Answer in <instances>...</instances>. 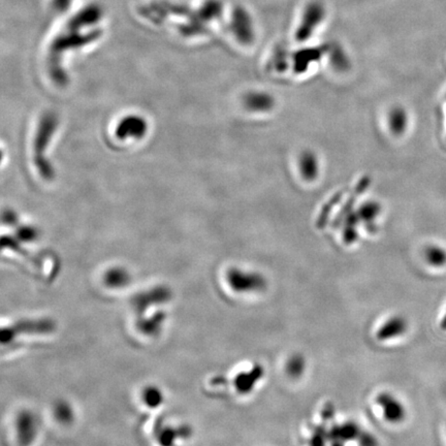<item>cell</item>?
<instances>
[{
  "instance_id": "6da1fadb",
  "label": "cell",
  "mask_w": 446,
  "mask_h": 446,
  "mask_svg": "<svg viewBox=\"0 0 446 446\" xmlns=\"http://www.w3.org/2000/svg\"><path fill=\"white\" fill-rule=\"evenodd\" d=\"M57 117L53 113L48 112L43 115L37 127L35 138V163L41 177L46 180L53 179L54 169L51 162L46 158V151L57 129Z\"/></svg>"
},
{
  "instance_id": "7a4b0ae2",
  "label": "cell",
  "mask_w": 446,
  "mask_h": 446,
  "mask_svg": "<svg viewBox=\"0 0 446 446\" xmlns=\"http://www.w3.org/2000/svg\"><path fill=\"white\" fill-rule=\"evenodd\" d=\"M56 330V324L51 318L41 317L23 319L2 328L0 334L1 345L10 344L16 338L24 335H49Z\"/></svg>"
},
{
  "instance_id": "3957f363",
  "label": "cell",
  "mask_w": 446,
  "mask_h": 446,
  "mask_svg": "<svg viewBox=\"0 0 446 446\" xmlns=\"http://www.w3.org/2000/svg\"><path fill=\"white\" fill-rule=\"evenodd\" d=\"M226 281L234 292L240 294L263 292L267 288V280L261 274L238 268L228 270Z\"/></svg>"
},
{
  "instance_id": "277c9868",
  "label": "cell",
  "mask_w": 446,
  "mask_h": 446,
  "mask_svg": "<svg viewBox=\"0 0 446 446\" xmlns=\"http://www.w3.org/2000/svg\"><path fill=\"white\" fill-rule=\"evenodd\" d=\"M39 433V420L30 410H22L16 418V436L20 446H30Z\"/></svg>"
},
{
  "instance_id": "5b68a950",
  "label": "cell",
  "mask_w": 446,
  "mask_h": 446,
  "mask_svg": "<svg viewBox=\"0 0 446 446\" xmlns=\"http://www.w3.org/2000/svg\"><path fill=\"white\" fill-rule=\"evenodd\" d=\"M171 299V292L165 286H156L145 292H139L133 297V307L139 315H143L151 307L167 303Z\"/></svg>"
},
{
  "instance_id": "8992f818",
  "label": "cell",
  "mask_w": 446,
  "mask_h": 446,
  "mask_svg": "<svg viewBox=\"0 0 446 446\" xmlns=\"http://www.w3.org/2000/svg\"><path fill=\"white\" fill-rule=\"evenodd\" d=\"M376 402L382 408L383 416L387 422L391 424H400L405 420V407L393 393L383 391L377 396Z\"/></svg>"
},
{
  "instance_id": "52a82bcc",
  "label": "cell",
  "mask_w": 446,
  "mask_h": 446,
  "mask_svg": "<svg viewBox=\"0 0 446 446\" xmlns=\"http://www.w3.org/2000/svg\"><path fill=\"white\" fill-rule=\"evenodd\" d=\"M148 125L142 117L127 116L123 118L116 129V135L119 139L125 140L129 138L140 139L147 133Z\"/></svg>"
},
{
  "instance_id": "ba28073f",
  "label": "cell",
  "mask_w": 446,
  "mask_h": 446,
  "mask_svg": "<svg viewBox=\"0 0 446 446\" xmlns=\"http://www.w3.org/2000/svg\"><path fill=\"white\" fill-rule=\"evenodd\" d=\"M265 370L263 366L255 365L249 371L239 373L234 380V387L241 395L250 393L254 389L257 383L263 378Z\"/></svg>"
},
{
  "instance_id": "9c48e42d",
  "label": "cell",
  "mask_w": 446,
  "mask_h": 446,
  "mask_svg": "<svg viewBox=\"0 0 446 446\" xmlns=\"http://www.w3.org/2000/svg\"><path fill=\"white\" fill-rule=\"evenodd\" d=\"M324 17V10L318 4L308 6L303 15L301 26L297 29V35L299 39H308L312 31L315 30Z\"/></svg>"
},
{
  "instance_id": "30bf717a",
  "label": "cell",
  "mask_w": 446,
  "mask_h": 446,
  "mask_svg": "<svg viewBox=\"0 0 446 446\" xmlns=\"http://www.w3.org/2000/svg\"><path fill=\"white\" fill-rule=\"evenodd\" d=\"M408 328V322L402 316H393L384 322L377 331L376 337L379 341L391 340L405 334Z\"/></svg>"
},
{
  "instance_id": "8fae6325",
  "label": "cell",
  "mask_w": 446,
  "mask_h": 446,
  "mask_svg": "<svg viewBox=\"0 0 446 446\" xmlns=\"http://www.w3.org/2000/svg\"><path fill=\"white\" fill-rule=\"evenodd\" d=\"M232 31L236 37L244 43L252 41V22L244 10H239L238 12H234V20H232Z\"/></svg>"
},
{
  "instance_id": "7c38bea8",
  "label": "cell",
  "mask_w": 446,
  "mask_h": 446,
  "mask_svg": "<svg viewBox=\"0 0 446 446\" xmlns=\"http://www.w3.org/2000/svg\"><path fill=\"white\" fill-rule=\"evenodd\" d=\"M245 106L248 110L257 113H267L273 109L274 98L266 92H250L245 96Z\"/></svg>"
},
{
  "instance_id": "4fadbf2b",
  "label": "cell",
  "mask_w": 446,
  "mask_h": 446,
  "mask_svg": "<svg viewBox=\"0 0 446 446\" xmlns=\"http://www.w3.org/2000/svg\"><path fill=\"white\" fill-rule=\"evenodd\" d=\"M361 429L359 428L357 424L353 422H347L345 424L337 425L333 427L328 431V440L332 441H345L355 440L359 438L361 434Z\"/></svg>"
},
{
  "instance_id": "5bb4252c",
  "label": "cell",
  "mask_w": 446,
  "mask_h": 446,
  "mask_svg": "<svg viewBox=\"0 0 446 446\" xmlns=\"http://www.w3.org/2000/svg\"><path fill=\"white\" fill-rule=\"evenodd\" d=\"M165 319H167V314L163 311H158L147 317L140 318L138 320V328L146 336H156L160 333Z\"/></svg>"
},
{
  "instance_id": "9a60e30c",
  "label": "cell",
  "mask_w": 446,
  "mask_h": 446,
  "mask_svg": "<svg viewBox=\"0 0 446 446\" xmlns=\"http://www.w3.org/2000/svg\"><path fill=\"white\" fill-rule=\"evenodd\" d=\"M104 281L108 288L119 290L131 284V275L123 268H112L104 274Z\"/></svg>"
},
{
  "instance_id": "2e32d148",
  "label": "cell",
  "mask_w": 446,
  "mask_h": 446,
  "mask_svg": "<svg viewBox=\"0 0 446 446\" xmlns=\"http://www.w3.org/2000/svg\"><path fill=\"white\" fill-rule=\"evenodd\" d=\"M299 169H301V176L308 181L315 179L319 169L315 154L309 151L304 152L299 158Z\"/></svg>"
},
{
  "instance_id": "e0dca14e",
  "label": "cell",
  "mask_w": 446,
  "mask_h": 446,
  "mask_svg": "<svg viewBox=\"0 0 446 446\" xmlns=\"http://www.w3.org/2000/svg\"><path fill=\"white\" fill-rule=\"evenodd\" d=\"M190 430L188 428H171L167 427L159 432L158 441L161 446H174L175 441L182 437H188Z\"/></svg>"
},
{
  "instance_id": "ac0fdd59",
  "label": "cell",
  "mask_w": 446,
  "mask_h": 446,
  "mask_svg": "<svg viewBox=\"0 0 446 446\" xmlns=\"http://www.w3.org/2000/svg\"><path fill=\"white\" fill-rule=\"evenodd\" d=\"M408 124L407 113L404 109H393L389 115V127L395 135H401L406 131Z\"/></svg>"
},
{
  "instance_id": "d6986e66",
  "label": "cell",
  "mask_w": 446,
  "mask_h": 446,
  "mask_svg": "<svg viewBox=\"0 0 446 446\" xmlns=\"http://www.w3.org/2000/svg\"><path fill=\"white\" fill-rule=\"evenodd\" d=\"M100 17V12L98 8L95 6H90L86 8L85 10L80 12L77 16L71 21L70 25L75 28H79L81 26H86L85 24H92L96 22Z\"/></svg>"
},
{
  "instance_id": "ffe728a7",
  "label": "cell",
  "mask_w": 446,
  "mask_h": 446,
  "mask_svg": "<svg viewBox=\"0 0 446 446\" xmlns=\"http://www.w3.org/2000/svg\"><path fill=\"white\" fill-rule=\"evenodd\" d=\"M425 257L429 265L435 268H443L446 265V251L439 246H429L425 251Z\"/></svg>"
},
{
  "instance_id": "44dd1931",
  "label": "cell",
  "mask_w": 446,
  "mask_h": 446,
  "mask_svg": "<svg viewBox=\"0 0 446 446\" xmlns=\"http://www.w3.org/2000/svg\"><path fill=\"white\" fill-rule=\"evenodd\" d=\"M54 414H55L56 420L60 424L70 425L74 420L73 408L66 402L62 401L56 404L55 408H54Z\"/></svg>"
},
{
  "instance_id": "7402d4cb",
  "label": "cell",
  "mask_w": 446,
  "mask_h": 446,
  "mask_svg": "<svg viewBox=\"0 0 446 446\" xmlns=\"http://www.w3.org/2000/svg\"><path fill=\"white\" fill-rule=\"evenodd\" d=\"M143 400L148 407H158L163 402L162 391L156 387H146L143 393Z\"/></svg>"
},
{
  "instance_id": "603a6c76",
  "label": "cell",
  "mask_w": 446,
  "mask_h": 446,
  "mask_svg": "<svg viewBox=\"0 0 446 446\" xmlns=\"http://www.w3.org/2000/svg\"><path fill=\"white\" fill-rule=\"evenodd\" d=\"M305 370V360L301 355H295L288 360L286 364V372L292 378L301 376Z\"/></svg>"
},
{
  "instance_id": "cb8c5ba5",
  "label": "cell",
  "mask_w": 446,
  "mask_h": 446,
  "mask_svg": "<svg viewBox=\"0 0 446 446\" xmlns=\"http://www.w3.org/2000/svg\"><path fill=\"white\" fill-rule=\"evenodd\" d=\"M328 440V432L324 427H318L314 430L310 439V446H326Z\"/></svg>"
},
{
  "instance_id": "d4e9b609",
  "label": "cell",
  "mask_w": 446,
  "mask_h": 446,
  "mask_svg": "<svg viewBox=\"0 0 446 446\" xmlns=\"http://www.w3.org/2000/svg\"><path fill=\"white\" fill-rule=\"evenodd\" d=\"M19 238L22 241L30 242V241L35 240L37 236V232L35 228L29 227V226H23L18 230Z\"/></svg>"
},
{
  "instance_id": "484cf974",
  "label": "cell",
  "mask_w": 446,
  "mask_h": 446,
  "mask_svg": "<svg viewBox=\"0 0 446 446\" xmlns=\"http://www.w3.org/2000/svg\"><path fill=\"white\" fill-rule=\"evenodd\" d=\"M357 440L360 446H378L376 438L368 432H361Z\"/></svg>"
},
{
  "instance_id": "4316f807",
  "label": "cell",
  "mask_w": 446,
  "mask_h": 446,
  "mask_svg": "<svg viewBox=\"0 0 446 446\" xmlns=\"http://www.w3.org/2000/svg\"><path fill=\"white\" fill-rule=\"evenodd\" d=\"M333 416H334V407H333L332 404L331 405L328 404L324 411H322V416L328 420V418H333Z\"/></svg>"
},
{
  "instance_id": "83f0119b",
  "label": "cell",
  "mask_w": 446,
  "mask_h": 446,
  "mask_svg": "<svg viewBox=\"0 0 446 446\" xmlns=\"http://www.w3.org/2000/svg\"><path fill=\"white\" fill-rule=\"evenodd\" d=\"M56 3H57V8L60 10H66V8H68L70 6L72 0H55Z\"/></svg>"
},
{
  "instance_id": "f1b7e54d",
  "label": "cell",
  "mask_w": 446,
  "mask_h": 446,
  "mask_svg": "<svg viewBox=\"0 0 446 446\" xmlns=\"http://www.w3.org/2000/svg\"><path fill=\"white\" fill-rule=\"evenodd\" d=\"M441 328L446 330V313L443 316V320H441Z\"/></svg>"
},
{
  "instance_id": "f546056e",
  "label": "cell",
  "mask_w": 446,
  "mask_h": 446,
  "mask_svg": "<svg viewBox=\"0 0 446 446\" xmlns=\"http://www.w3.org/2000/svg\"><path fill=\"white\" fill-rule=\"evenodd\" d=\"M332 446H344V443H341V441H333Z\"/></svg>"
}]
</instances>
